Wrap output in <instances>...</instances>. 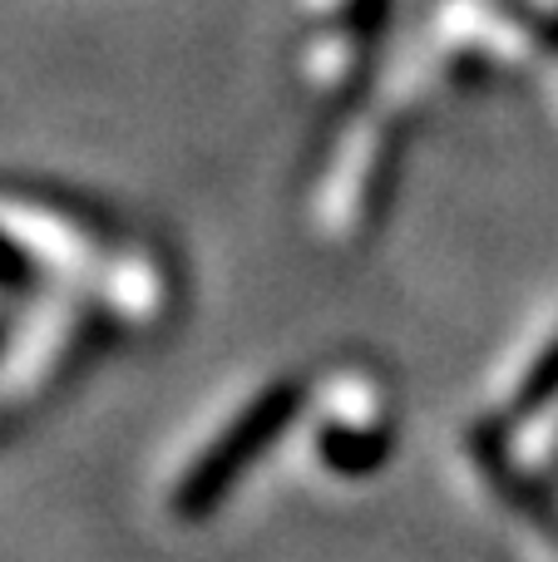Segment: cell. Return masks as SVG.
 I'll list each match as a JSON object with an SVG mask.
<instances>
[{
	"mask_svg": "<svg viewBox=\"0 0 558 562\" xmlns=\"http://www.w3.org/2000/svg\"><path fill=\"white\" fill-rule=\"evenodd\" d=\"M306 390L302 380H272L267 390H257L233 419L213 435V445L183 469L174 488V514L183 524H203L208 514L227 504L237 494L257 459H267L277 449V439L292 429V419L302 415Z\"/></svg>",
	"mask_w": 558,
	"mask_h": 562,
	"instance_id": "cell-1",
	"label": "cell"
},
{
	"mask_svg": "<svg viewBox=\"0 0 558 562\" xmlns=\"http://www.w3.org/2000/svg\"><path fill=\"white\" fill-rule=\"evenodd\" d=\"M316 459L342 479H371L376 469L391 459V435H386L381 425H346V419H332V425L316 429Z\"/></svg>",
	"mask_w": 558,
	"mask_h": 562,
	"instance_id": "cell-2",
	"label": "cell"
},
{
	"mask_svg": "<svg viewBox=\"0 0 558 562\" xmlns=\"http://www.w3.org/2000/svg\"><path fill=\"white\" fill-rule=\"evenodd\" d=\"M554 400H558V336L524 366V375L514 380V390H510V405L520 419H534L539 409H549Z\"/></svg>",
	"mask_w": 558,
	"mask_h": 562,
	"instance_id": "cell-3",
	"label": "cell"
},
{
	"mask_svg": "<svg viewBox=\"0 0 558 562\" xmlns=\"http://www.w3.org/2000/svg\"><path fill=\"white\" fill-rule=\"evenodd\" d=\"M40 281V262L20 237H10L0 227V291H30Z\"/></svg>",
	"mask_w": 558,
	"mask_h": 562,
	"instance_id": "cell-4",
	"label": "cell"
},
{
	"mask_svg": "<svg viewBox=\"0 0 558 562\" xmlns=\"http://www.w3.org/2000/svg\"><path fill=\"white\" fill-rule=\"evenodd\" d=\"M391 25V0H346L342 10V30L351 40H361V45H371L381 30Z\"/></svg>",
	"mask_w": 558,
	"mask_h": 562,
	"instance_id": "cell-5",
	"label": "cell"
},
{
	"mask_svg": "<svg viewBox=\"0 0 558 562\" xmlns=\"http://www.w3.org/2000/svg\"><path fill=\"white\" fill-rule=\"evenodd\" d=\"M0 350H5V321H0Z\"/></svg>",
	"mask_w": 558,
	"mask_h": 562,
	"instance_id": "cell-6",
	"label": "cell"
}]
</instances>
